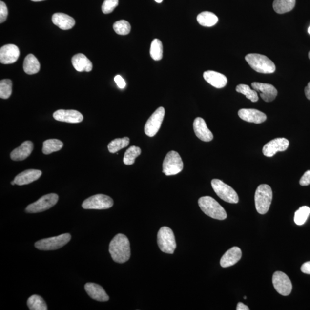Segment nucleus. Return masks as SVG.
Masks as SVG:
<instances>
[{
  "mask_svg": "<svg viewBox=\"0 0 310 310\" xmlns=\"http://www.w3.org/2000/svg\"><path fill=\"white\" fill-rule=\"evenodd\" d=\"M109 253L112 259L118 263L128 262L130 257L129 241L125 235L118 234L109 244Z\"/></svg>",
  "mask_w": 310,
  "mask_h": 310,
  "instance_id": "nucleus-1",
  "label": "nucleus"
},
{
  "mask_svg": "<svg viewBox=\"0 0 310 310\" xmlns=\"http://www.w3.org/2000/svg\"><path fill=\"white\" fill-rule=\"evenodd\" d=\"M199 207L205 214L218 220H224L227 218V212L214 198L206 196L199 199Z\"/></svg>",
  "mask_w": 310,
  "mask_h": 310,
  "instance_id": "nucleus-2",
  "label": "nucleus"
},
{
  "mask_svg": "<svg viewBox=\"0 0 310 310\" xmlns=\"http://www.w3.org/2000/svg\"><path fill=\"white\" fill-rule=\"evenodd\" d=\"M246 60L249 66L257 73L271 74L276 70L275 64L265 55L249 54L246 57Z\"/></svg>",
  "mask_w": 310,
  "mask_h": 310,
  "instance_id": "nucleus-3",
  "label": "nucleus"
},
{
  "mask_svg": "<svg viewBox=\"0 0 310 310\" xmlns=\"http://www.w3.org/2000/svg\"><path fill=\"white\" fill-rule=\"evenodd\" d=\"M272 197V190L269 185L263 184L257 187L254 196V201L258 213L265 214L269 211Z\"/></svg>",
  "mask_w": 310,
  "mask_h": 310,
  "instance_id": "nucleus-4",
  "label": "nucleus"
},
{
  "mask_svg": "<svg viewBox=\"0 0 310 310\" xmlns=\"http://www.w3.org/2000/svg\"><path fill=\"white\" fill-rule=\"evenodd\" d=\"M211 186L215 193L221 200L230 204H237L239 201V196L230 186L225 184L220 179H213Z\"/></svg>",
  "mask_w": 310,
  "mask_h": 310,
  "instance_id": "nucleus-5",
  "label": "nucleus"
},
{
  "mask_svg": "<svg viewBox=\"0 0 310 310\" xmlns=\"http://www.w3.org/2000/svg\"><path fill=\"white\" fill-rule=\"evenodd\" d=\"M158 246L163 252L173 254L177 248L174 233L170 228L163 227L158 233Z\"/></svg>",
  "mask_w": 310,
  "mask_h": 310,
  "instance_id": "nucleus-6",
  "label": "nucleus"
},
{
  "mask_svg": "<svg viewBox=\"0 0 310 310\" xmlns=\"http://www.w3.org/2000/svg\"><path fill=\"white\" fill-rule=\"evenodd\" d=\"M184 168V162L179 153L174 151L169 152L163 163V172L165 175H175Z\"/></svg>",
  "mask_w": 310,
  "mask_h": 310,
  "instance_id": "nucleus-7",
  "label": "nucleus"
},
{
  "mask_svg": "<svg viewBox=\"0 0 310 310\" xmlns=\"http://www.w3.org/2000/svg\"><path fill=\"white\" fill-rule=\"evenodd\" d=\"M71 239V236L69 233H65L58 236L39 240L35 244V247L41 250H57L66 245Z\"/></svg>",
  "mask_w": 310,
  "mask_h": 310,
  "instance_id": "nucleus-8",
  "label": "nucleus"
},
{
  "mask_svg": "<svg viewBox=\"0 0 310 310\" xmlns=\"http://www.w3.org/2000/svg\"><path fill=\"white\" fill-rule=\"evenodd\" d=\"M114 202L109 196L97 194L88 198L82 205L84 209L105 210L112 207Z\"/></svg>",
  "mask_w": 310,
  "mask_h": 310,
  "instance_id": "nucleus-9",
  "label": "nucleus"
},
{
  "mask_svg": "<svg viewBox=\"0 0 310 310\" xmlns=\"http://www.w3.org/2000/svg\"><path fill=\"white\" fill-rule=\"evenodd\" d=\"M59 200L58 195L51 193L43 196L39 200L28 206L25 211L29 213H41L50 209L57 204Z\"/></svg>",
  "mask_w": 310,
  "mask_h": 310,
  "instance_id": "nucleus-10",
  "label": "nucleus"
},
{
  "mask_svg": "<svg viewBox=\"0 0 310 310\" xmlns=\"http://www.w3.org/2000/svg\"><path fill=\"white\" fill-rule=\"evenodd\" d=\"M165 116L164 107H160L156 109L145 124V132L146 135L149 137H153L156 135L161 128Z\"/></svg>",
  "mask_w": 310,
  "mask_h": 310,
  "instance_id": "nucleus-11",
  "label": "nucleus"
},
{
  "mask_svg": "<svg viewBox=\"0 0 310 310\" xmlns=\"http://www.w3.org/2000/svg\"><path fill=\"white\" fill-rule=\"evenodd\" d=\"M272 283L276 291L283 296H288L291 293L292 285L291 280L286 273L280 271L274 273Z\"/></svg>",
  "mask_w": 310,
  "mask_h": 310,
  "instance_id": "nucleus-12",
  "label": "nucleus"
},
{
  "mask_svg": "<svg viewBox=\"0 0 310 310\" xmlns=\"http://www.w3.org/2000/svg\"><path fill=\"white\" fill-rule=\"evenodd\" d=\"M289 142L284 138L273 139L267 143L263 148V153L267 157H272L277 152H283L288 148Z\"/></svg>",
  "mask_w": 310,
  "mask_h": 310,
  "instance_id": "nucleus-13",
  "label": "nucleus"
},
{
  "mask_svg": "<svg viewBox=\"0 0 310 310\" xmlns=\"http://www.w3.org/2000/svg\"><path fill=\"white\" fill-rule=\"evenodd\" d=\"M54 118L59 122L68 123H80L83 120V115L75 110H58L53 114Z\"/></svg>",
  "mask_w": 310,
  "mask_h": 310,
  "instance_id": "nucleus-14",
  "label": "nucleus"
},
{
  "mask_svg": "<svg viewBox=\"0 0 310 310\" xmlns=\"http://www.w3.org/2000/svg\"><path fill=\"white\" fill-rule=\"evenodd\" d=\"M19 56V48L16 45H5L0 49V62L2 64L14 63Z\"/></svg>",
  "mask_w": 310,
  "mask_h": 310,
  "instance_id": "nucleus-15",
  "label": "nucleus"
},
{
  "mask_svg": "<svg viewBox=\"0 0 310 310\" xmlns=\"http://www.w3.org/2000/svg\"><path fill=\"white\" fill-rule=\"evenodd\" d=\"M252 86L254 90L259 91L260 97L266 102H272L277 95V91L272 84L253 83Z\"/></svg>",
  "mask_w": 310,
  "mask_h": 310,
  "instance_id": "nucleus-16",
  "label": "nucleus"
},
{
  "mask_svg": "<svg viewBox=\"0 0 310 310\" xmlns=\"http://www.w3.org/2000/svg\"><path fill=\"white\" fill-rule=\"evenodd\" d=\"M193 128L195 135L202 141L211 142L213 139V135L207 128V123L201 117H197L194 120Z\"/></svg>",
  "mask_w": 310,
  "mask_h": 310,
  "instance_id": "nucleus-17",
  "label": "nucleus"
},
{
  "mask_svg": "<svg viewBox=\"0 0 310 310\" xmlns=\"http://www.w3.org/2000/svg\"><path fill=\"white\" fill-rule=\"evenodd\" d=\"M238 115L241 119L248 123L261 124L267 120L266 114L254 109H241Z\"/></svg>",
  "mask_w": 310,
  "mask_h": 310,
  "instance_id": "nucleus-18",
  "label": "nucleus"
},
{
  "mask_svg": "<svg viewBox=\"0 0 310 310\" xmlns=\"http://www.w3.org/2000/svg\"><path fill=\"white\" fill-rule=\"evenodd\" d=\"M84 289L90 298L99 302H107L109 297L102 287L97 284L88 283L84 285Z\"/></svg>",
  "mask_w": 310,
  "mask_h": 310,
  "instance_id": "nucleus-19",
  "label": "nucleus"
},
{
  "mask_svg": "<svg viewBox=\"0 0 310 310\" xmlns=\"http://www.w3.org/2000/svg\"><path fill=\"white\" fill-rule=\"evenodd\" d=\"M42 172L38 169H27L20 173L14 179L15 184L19 186L28 185L37 181L41 177Z\"/></svg>",
  "mask_w": 310,
  "mask_h": 310,
  "instance_id": "nucleus-20",
  "label": "nucleus"
},
{
  "mask_svg": "<svg viewBox=\"0 0 310 310\" xmlns=\"http://www.w3.org/2000/svg\"><path fill=\"white\" fill-rule=\"evenodd\" d=\"M242 252L240 248L234 247L230 248L222 257L220 264L222 267L227 268L234 266L241 259Z\"/></svg>",
  "mask_w": 310,
  "mask_h": 310,
  "instance_id": "nucleus-21",
  "label": "nucleus"
},
{
  "mask_svg": "<svg viewBox=\"0 0 310 310\" xmlns=\"http://www.w3.org/2000/svg\"><path fill=\"white\" fill-rule=\"evenodd\" d=\"M204 78L207 83L217 89L224 87L227 83V78L224 74L214 71H205Z\"/></svg>",
  "mask_w": 310,
  "mask_h": 310,
  "instance_id": "nucleus-22",
  "label": "nucleus"
},
{
  "mask_svg": "<svg viewBox=\"0 0 310 310\" xmlns=\"http://www.w3.org/2000/svg\"><path fill=\"white\" fill-rule=\"evenodd\" d=\"M34 149V144L31 141H25L11 153V158L14 161H22L31 155Z\"/></svg>",
  "mask_w": 310,
  "mask_h": 310,
  "instance_id": "nucleus-23",
  "label": "nucleus"
},
{
  "mask_svg": "<svg viewBox=\"0 0 310 310\" xmlns=\"http://www.w3.org/2000/svg\"><path fill=\"white\" fill-rule=\"evenodd\" d=\"M52 21L62 30H68L76 24V21L73 18L63 13H57L54 14L52 17Z\"/></svg>",
  "mask_w": 310,
  "mask_h": 310,
  "instance_id": "nucleus-24",
  "label": "nucleus"
},
{
  "mask_svg": "<svg viewBox=\"0 0 310 310\" xmlns=\"http://www.w3.org/2000/svg\"><path fill=\"white\" fill-rule=\"evenodd\" d=\"M72 64L75 69L79 72H90L93 69V64L85 55L78 54L72 58Z\"/></svg>",
  "mask_w": 310,
  "mask_h": 310,
  "instance_id": "nucleus-25",
  "label": "nucleus"
},
{
  "mask_svg": "<svg viewBox=\"0 0 310 310\" xmlns=\"http://www.w3.org/2000/svg\"><path fill=\"white\" fill-rule=\"evenodd\" d=\"M23 68L25 73L32 75L38 73L40 70L41 64L33 54H29L25 58Z\"/></svg>",
  "mask_w": 310,
  "mask_h": 310,
  "instance_id": "nucleus-26",
  "label": "nucleus"
},
{
  "mask_svg": "<svg viewBox=\"0 0 310 310\" xmlns=\"http://www.w3.org/2000/svg\"><path fill=\"white\" fill-rule=\"evenodd\" d=\"M296 0H274L273 8L277 14H283L294 8Z\"/></svg>",
  "mask_w": 310,
  "mask_h": 310,
  "instance_id": "nucleus-27",
  "label": "nucleus"
},
{
  "mask_svg": "<svg viewBox=\"0 0 310 310\" xmlns=\"http://www.w3.org/2000/svg\"><path fill=\"white\" fill-rule=\"evenodd\" d=\"M198 23L204 27H210L216 24L218 18L213 13L205 11L199 14L197 18Z\"/></svg>",
  "mask_w": 310,
  "mask_h": 310,
  "instance_id": "nucleus-28",
  "label": "nucleus"
},
{
  "mask_svg": "<svg viewBox=\"0 0 310 310\" xmlns=\"http://www.w3.org/2000/svg\"><path fill=\"white\" fill-rule=\"evenodd\" d=\"M63 143L58 139H49L43 142L42 152L45 155H50L54 152L60 151L63 148Z\"/></svg>",
  "mask_w": 310,
  "mask_h": 310,
  "instance_id": "nucleus-29",
  "label": "nucleus"
},
{
  "mask_svg": "<svg viewBox=\"0 0 310 310\" xmlns=\"http://www.w3.org/2000/svg\"><path fill=\"white\" fill-rule=\"evenodd\" d=\"M27 305L31 310H48L46 303L43 298L37 295H32L29 297L27 301Z\"/></svg>",
  "mask_w": 310,
  "mask_h": 310,
  "instance_id": "nucleus-30",
  "label": "nucleus"
},
{
  "mask_svg": "<svg viewBox=\"0 0 310 310\" xmlns=\"http://www.w3.org/2000/svg\"><path fill=\"white\" fill-rule=\"evenodd\" d=\"M142 150L138 146L133 145L130 146L124 154L123 162L124 164L128 165H132L135 159L141 154Z\"/></svg>",
  "mask_w": 310,
  "mask_h": 310,
  "instance_id": "nucleus-31",
  "label": "nucleus"
},
{
  "mask_svg": "<svg viewBox=\"0 0 310 310\" xmlns=\"http://www.w3.org/2000/svg\"><path fill=\"white\" fill-rule=\"evenodd\" d=\"M130 140L128 137L124 138L116 139L112 140L107 146L110 153H115L120 150L126 147L129 145Z\"/></svg>",
  "mask_w": 310,
  "mask_h": 310,
  "instance_id": "nucleus-32",
  "label": "nucleus"
},
{
  "mask_svg": "<svg viewBox=\"0 0 310 310\" xmlns=\"http://www.w3.org/2000/svg\"><path fill=\"white\" fill-rule=\"evenodd\" d=\"M163 48L162 41L155 39L152 42L150 48V55L153 60L158 61L163 58Z\"/></svg>",
  "mask_w": 310,
  "mask_h": 310,
  "instance_id": "nucleus-33",
  "label": "nucleus"
},
{
  "mask_svg": "<svg viewBox=\"0 0 310 310\" xmlns=\"http://www.w3.org/2000/svg\"><path fill=\"white\" fill-rule=\"evenodd\" d=\"M236 91L238 93L244 94L248 99L250 100L253 103H256L259 100L257 91L254 89H251L250 87L247 84H239L236 87Z\"/></svg>",
  "mask_w": 310,
  "mask_h": 310,
  "instance_id": "nucleus-34",
  "label": "nucleus"
},
{
  "mask_svg": "<svg viewBox=\"0 0 310 310\" xmlns=\"http://www.w3.org/2000/svg\"><path fill=\"white\" fill-rule=\"evenodd\" d=\"M310 214V208L306 206L302 207L295 212L294 216L295 223L298 225H302L306 223Z\"/></svg>",
  "mask_w": 310,
  "mask_h": 310,
  "instance_id": "nucleus-35",
  "label": "nucleus"
},
{
  "mask_svg": "<svg viewBox=\"0 0 310 310\" xmlns=\"http://www.w3.org/2000/svg\"><path fill=\"white\" fill-rule=\"evenodd\" d=\"M12 93L11 80L6 79L0 82V97L2 99H8Z\"/></svg>",
  "mask_w": 310,
  "mask_h": 310,
  "instance_id": "nucleus-36",
  "label": "nucleus"
},
{
  "mask_svg": "<svg viewBox=\"0 0 310 310\" xmlns=\"http://www.w3.org/2000/svg\"><path fill=\"white\" fill-rule=\"evenodd\" d=\"M114 30L118 35H126L130 33L131 30V26L129 22L122 20V21H117L113 25Z\"/></svg>",
  "mask_w": 310,
  "mask_h": 310,
  "instance_id": "nucleus-37",
  "label": "nucleus"
},
{
  "mask_svg": "<svg viewBox=\"0 0 310 310\" xmlns=\"http://www.w3.org/2000/svg\"><path fill=\"white\" fill-rule=\"evenodd\" d=\"M119 5V0H105L102 6L103 14H109L112 13Z\"/></svg>",
  "mask_w": 310,
  "mask_h": 310,
  "instance_id": "nucleus-38",
  "label": "nucleus"
},
{
  "mask_svg": "<svg viewBox=\"0 0 310 310\" xmlns=\"http://www.w3.org/2000/svg\"><path fill=\"white\" fill-rule=\"evenodd\" d=\"M8 15L7 6L5 3L2 1H0V22H4Z\"/></svg>",
  "mask_w": 310,
  "mask_h": 310,
  "instance_id": "nucleus-39",
  "label": "nucleus"
},
{
  "mask_svg": "<svg viewBox=\"0 0 310 310\" xmlns=\"http://www.w3.org/2000/svg\"><path fill=\"white\" fill-rule=\"evenodd\" d=\"M299 184L302 186H306L310 184V170L306 171L302 176Z\"/></svg>",
  "mask_w": 310,
  "mask_h": 310,
  "instance_id": "nucleus-40",
  "label": "nucleus"
},
{
  "mask_svg": "<svg viewBox=\"0 0 310 310\" xmlns=\"http://www.w3.org/2000/svg\"><path fill=\"white\" fill-rule=\"evenodd\" d=\"M115 81L120 89H123L125 87V81L124 80V78L122 76H119V75H117V76L115 77Z\"/></svg>",
  "mask_w": 310,
  "mask_h": 310,
  "instance_id": "nucleus-41",
  "label": "nucleus"
},
{
  "mask_svg": "<svg viewBox=\"0 0 310 310\" xmlns=\"http://www.w3.org/2000/svg\"><path fill=\"white\" fill-rule=\"evenodd\" d=\"M301 270L303 273L310 275V262L303 264L301 267Z\"/></svg>",
  "mask_w": 310,
  "mask_h": 310,
  "instance_id": "nucleus-42",
  "label": "nucleus"
},
{
  "mask_svg": "<svg viewBox=\"0 0 310 310\" xmlns=\"http://www.w3.org/2000/svg\"><path fill=\"white\" fill-rule=\"evenodd\" d=\"M236 310H249V308H248L247 306L243 304V303L240 302L238 303L237 304Z\"/></svg>",
  "mask_w": 310,
  "mask_h": 310,
  "instance_id": "nucleus-43",
  "label": "nucleus"
},
{
  "mask_svg": "<svg viewBox=\"0 0 310 310\" xmlns=\"http://www.w3.org/2000/svg\"><path fill=\"white\" fill-rule=\"evenodd\" d=\"M305 92L307 99L310 100V82L308 83V86L306 87L305 89Z\"/></svg>",
  "mask_w": 310,
  "mask_h": 310,
  "instance_id": "nucleus-44",
  "label": "nucleus"
},
{
  "mask_svg": "<svg viewBox=\"0 0 310 310\" xmlns=\"http://www.w3.org/2000/svg\"><path fill=\"white\" fill-rule=\"evenodd\" d=\"M31 1L33 2H41V1H45V0H31Z\"/></svg>",
  "mask_w": 310,
  "mask_h": 310,
  "instance_id": "nucleus-45",
  "label": "nucleus"
},
{
  "mask_svg": "<svg viewBox=\"0 0 310 310\" xmlns=\"http://www.w3.org/2000/svg\"><path fill=\"white\" fill-rule=\"evenodd\" d=\"M156 2L161 3L163 1V0H155Z\"/></svg>",
  "mask_w": 310,
  "mask_h": 310,
  "instance_id": "nucleus-46",
  "label": "nucleus"
},
{
  "mask_svg": "<svg viewBox=\"0 0 310 310\" xmlns=\"http://www.w3.org/2000/svg\"><path fill=\"white\" fill-rule=\"evenodd\" d=\"M11 184H12V185H15L16 184H15V181H12V182H11Z\"/></svg>",
  "mask_w": 310,
  "mask_h": 310,
  "instance_id": "nucleus-47",
  "label": "nucleus"
},
{
  "mask_svg": "<svg viewBox=\"0 0 310 310\" xmlns=\"http://www.w3.org/2000/svg\"><path fill=\"white\" fill-rule=\"evenodd\" d=\"M308 32H309V34L310 35V27L308 28Z\"/></svg>",
  "mask_w": 310,
  "mask_h": 310,
  "instance_id": "nucleus-48",
  "label": "nucleus"
},
{
  "mask_svg": "<svg viewBox=\"0 0 310 310\" xmlns=\"http://www.w3.org/2000/svg\"><path fill=\"white\" fill-rule=\"evenodd\" d=\"M309 58L310 60V51L309 52Z\"/></svg>",
  "mask_w": 310,
  "mask_h": 310,
  "instance_id": "nucleus-49",
  "label": "nucleus"
},
{
  "mask_svg": "<svg viewBox=\"0 0 310 310\" xmlns=\"http://www.w3.org/2000/svg\"><path fill=\"white\" fill-rule=\"evenodd\" d=\"M246 298H247V297L246 296H244V299H246Z\"/></svg>",
  "mask_w": 310,
  "mask_h": 310,
  "instance_id": "nucleus-50",
  "label": "nucleus"
}]
</instances>
